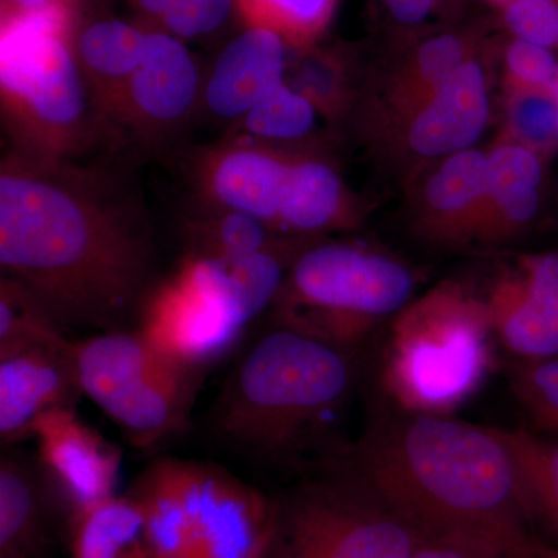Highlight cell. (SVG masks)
Listing matches in <instances>:
<instances>
[{
  "mask_svg": "<svg viewBox=\"0 0 558 558\" xmlns=\"http://www.w3.org/2000/svg\"><path fill=\"white\" fill-rule=\"evenodd\" d=\"M410 558H505L498 550L454 537H427Z\"/></svg>",
  "mask_w": 558,
  "mask_h": 558,
  "instance_id": "obj_38",
  "label": "cell"
},
{
  "mask_svg": "<svg viewBox=\"0 0 558 558\" xmlns=\"http://www.w3.org/2000/svg\"><path fill=\"white\" fill-rule=\"evenodd\" d=\"M51 0H2V16H13V14L33 13L53 7Z\"/></svg>",
  "mask_w": 558,
  "mask_h": 558,
  "instance_id": "obj_42",
  "label": "cell"
},
{
  "mask_svg": "<svg viewBox=\"0 0 558 558\" xmlns=\"http://www.w3.org/2000/svg\"><path fill=\"white\" fill-rule=\"evenodd\" d=\"M84 398L75 343L64 333L0 351V438H32L40 417L76 410Z\"/></svg>",
  "mask_w": 558,
  "mask_h": 558,
  "instance_id": "obj_10",
  "label": "cell"
},
{
  "mask_svg": "<svg viewBox=\"0 0 558 558\" xmlns=\"http://www.w3.org/2000/svg\"><path fill=\"white\" fill-rule=\"evenodd\" d=\"M484 301L495 337L510 354L520 360L558 355V253L521 256Z\"/></svg>",
  "mask_w": 558,
  "mask_h": 558,
  "instance_id": "obj_13",
  "label": "cell"
},
{
  "mask_svg": "<svg viewBox=\"0 0 558 558\" xmlns=\"http://www.w3.org/2000/svg\"><path fill=\"white\" fill-rule=\"evenodd\" d=\"M428 537L505 556L534 534L515 461L494 428L402 411L328 458Z\"/></svg>",
  "mask_w": 558,
  "mask_h": 558,
  "instance_id": "obj_2",
  "label": "cell"
},
{
  "mask_svg": "<svg viewBox=\"0 0 558 558\" xmlns=\"http://www.w3.org/2000/svg\"><path fill=\"white\" fill-rule=\"evenodd\" d=\"M148 39L146 25L119 17H95L75 24L72 47L101 112L110 113L134 75Z\"/></svg>",
  "mask_w": 558,
  "mask_h": 558,
  "instance_id": "obj_20",
  "label": "cell"
},
{
  "mask_svg": "<svg viewBox=\"0 0 558 558\" xmlns=\"http://www.w3.org/2000/svg\"><path fill=\"white\" fill-rule=\"evenodd\" d=\"M292 247L234 259L189 255L175 275L247 328L277 300L300 253H293Z\"/></svg>",
  "mask_w": 558,
  "mask_h": 558,
  "instance_id": "obj_18",
  "label": "cell"
},
{
  "mask_svg": "<svg viewBox=\"0 0 558 558\" xmlns=\"http://www.w3.org/2000/svg\"><path fill=\"white\" fill-rule=\"evenodd\" d=\"M75 354L84 396L135 449H154L189 425L202 371L171 357L138 329L78 341Z\"/></svg>",
  "mask_w": 558,
  "mask_h": 558,
  "instance_id": "obj_8",
  "label": "cell"
},
{
  "mask_svg": "<svg viewBox=\"0 0 558 558\" xmlns=\"http://www.w3.org/2000/svg\"><path fill=\"white\" fill-rule=\"evenodd\" d=\"M288 70V44L277 33L244 27L222 47L202 87V101L216 119L241 121Z\"/></svg>",
  "mask_w": 558,
  "mask_h": 558,
  "instance_id": "obj_17",
  "label": "cell"
},
{
  "mask_svg": "<svg viewBox=\"0 0 558 558\" xmlns=\"http://www.w3.org/2000/svg\"><path fill=\"white\" fill-rule=\"evenodd\" d=\"M505 558H558V545L534 532L519 546L506 553Z\"/></svg>",
  "mask_w": 558,
  "mask_h": 558,
  "instance_id": "obj_40",
  "label": "cell"
},
{
  "mask_svg": "<svg viewBox=\"0 0 558 558\" xmlns=\"http://www.w3.org/2000/svg\"><path fill=\"white\" fill-rule=\"evenodd\" d=\"M142 205L105 171L13 149L0 167L2 278L62 330L131 329L154 282Z\"/></svg>",
  "mask_w": 558,
  "mask_h": 558,
  "instance_id": "obj_1",
  "label": "cell"
},
{
  "mask_svg": "<svg viewBox=\"0 0 558 558\" xmlns=\"http://www.w3.org/2000/svg\"><path fill=\"white\" fill-rule=\"evenodd\" d=\"M488 3H494V5L499 7V9H505L506 5H509L513 0H486Z\"/></svg>",
  "mask_w": 558,
  "mask_h": 558,
  "instance_id": "obj_44",
  "label": "cell"
},
{
  "mask_svg": "<svg viewBox=\"0 0 558 558\" xmlns=\"http://www.w3.org/2000/svg\"><path fill=\"white\" fill-rule=\"evenodd\" d=\"M494 429L515 461L532 526L558 545V442L524 429Z\"/></svg>",
  "mask_w": 558,
  "mask_h": 558,
  "instance_id": "obj_27",
  "label": "cell"
},
{
  "mask_svg": "<svg viewBox=\"0 0 558 558\" xmlns=\"http://www.w3.org/2000/svg\"><path fill=\"white\" fill-rule=\"evenodd\" d=\"M274 505L264 558H410L428 537L328 459Z\"/></svg>",
  "mask_w": 558,
  "mask_h": 558,
  "instance_id": "obj_7",
  "label": "cell"
},
{
  "mask_svg": "<svg viewBox=\"0 0 558 558\" xmlns=\"http://www.w3.org/2000/svg\"><path fill=\"white\" fill-rule=\"evenodd\" d=\"M340 0H238L244 27L267 28L288 47L306 51L314 47L333 20Z\"/></svg>",
  "mask_w": 558,
  "mask_h": 558,
  "instance_id": "obj_29",
  "label": "cell"
},
{
  "mask_svg": "<svg viewBox=\"0 0 558 558\" xmlns=\"http://www.w3.org/2000/svg\"><path fill=\"white\" fill-rule=\"evenodd\" d=\"M190 527V558H264L274 499L215 465L179 461Z\"/></svg>",
  "mask_w": 558,
  "mask_h": 558,
  "instance_id": "obj_9",
  "label": "cell"
},
{
  "mask_svg": "<svg viewBox=\"0 0 558 558\" xmlns=\"http://www.w3.org/2000/svg\"><path fill=\"white\" fill-rule=\"evenodd\" d=\"M543 167L537 153L505 143L488 153L487 218L483 240H502L537 215Z\"/></svg>",
  "mask_w": 558,
  "mask_h": 558,
  "instance_id": "obj_21",
  "label": "cell"
},
{
  "mask_svg": "<svg viewBox=\"0 0 558 558\" xmlns=\"http://www.w3.org/2000/svg\"><path fill=\"white\" fill-rule=\"evenodd\" d=\"M347 186L336 168L314 157H292L277 230L315 234L351 222Z\"/></svg>",
  "mask_w": 558,
  "mask_h": 558,
  "instance_id": "obj_22",
  "label": "cell"
},
{
  "mask_svg": "<svg viewBox=\"0 0 558 558\" xmlns=\"http://www.w3.org/2000/svg\"><path fill=\"white\" fill-rule=\"evenodd\" d=\"M153 558H190V527L180 484L179 459H160L135 481Z\"/></svg>",
  "mask_w": 558,
  "mask_h": 558,
  "instance_id": "obj_25",
  "label": "cell"
},
{
  "mask_svg": "<svg viewBox=\"0 0 558 558\" xmlns=\"http://www.w3.org/2000/svg\"><path fill=\"white\" fill-rule=\"evenodd\" d=\"M488 116L487 78L478 50L402 120L403 140L418 157L444 159L472 148L486 130Z\"/></svg>",
  "mask_w": 558,
  "mask_h": 558,
  "instance_id": "obj_16",
  "label": "cell"
},
{
  "mask_svg": "<svg viewBox=\"0 0 558 558\" xmlns=\"http://www.w3.org/2000/svg\"><path fill=\"white\" fill-rule=\"evenodd\" d=\"M505 65L510 89H554L558 62L550 49L512 38L505 49Z\"/></svg>",
  "mask_w": 558,
  "mask_h": 558,
  "instance_id": "obj_36",
  "label": "cell"
},
{
  "mask_svg": "<svg viewBox=\"0 0 558 558\" xmlns=\"http://www.w3.org/2000/svg\"><path fill=\"white\" fill-rule=\"evenodd\" d=\"M172 2L174 0H131V5L146 24H154L153 28H156Z\"/></svg>",
  "mask_w": 558,
  "mask_h": 558,
  "instance_id": "obj_41",
  "label": "cell"
},
{
  "mask_svg": "<svg viewBox=\"0 0 558 558\" xmlns=\"http://www.w3.org/2000/svg\"><path fill=\"white\" fill-rule=\"evenodd\" d=\"M317 113L314 102L284 81L238 123L241 135L271 146L307 137L317 124Z\"/></svg>",
  "mask_w": 558,
  "mask_h": 558,
  "instance_id": "obj_30",
  "label": "cell"
},
{
  "mask_svg": "<svg viewBox=\"0 0 558 558\" xmlns=\"http://www.w3.org/2000/svg\"><path fill=\"white\" fill-rule=\"evenodd\" d=\"M509 130L517 143L546 149L558 140V106L550 90L510 89Z\"/></svg>",
  "mask_w": 558,
  "mask_h": 558,
  "instance_id": "obj_32",
  "label": "cell"
},
{
  "mask_svg": "<svg viewBox=\"0 0 558 558\" xmlns=\"http://www.w3.org/2000/svg\"><path fill=\"white\" fill-rule=\"evenodd\" d=\"M501 20L512 38L558 47V0H513L501 9Z\"/></svg>",
  "mask_w": 558,
  "mask_h": 558,
  "instance_id": "obj_37",
  "label": "cell"
},
{
  "mask_svg": "<svg viewBox=\"0 0 558 558\" xmlns=\"http://www.w3.org/2000/svg\"><path fill=\"white\" fill-rule=\"evenodd\" d=\"M352 354L296 330L271 329L223 385L213 432L242 457L299 461L329 435L351 396Z\"/></svg>",
  "mask_w": 558,
  "mask_h": 558,
  "instance_id": "obj_3",
  "label": "cell"
},
{
  "mask_svg": "<svg viewBox=\"0 0 558 558\" xmlns=\"http://www.w3.org/2000/svg\"><path fill=\"white\" fill-rule=\"evenodd\" d=\"M137 329L161 351L202 373L229 354L245 330L178 275L149 293Z\"/></svg>",
  "mask_w": 558,
  "mask_h": 558,
  "instance_id": "obj_14",
  "label": "cell"
},
{
  "mask_svg": "<svg viewBox=\"0 0 558 558\" xmlns=\"http://www.w3.org/2000/svg\"><path fill=\"white\" fill-rule=\"evenodd\" d=\"M413 290V274L391 256L336 242L312 245L300 250L271 304L274 328L354 352L380 319L405 310Z\"/></svg>",
  "mask_w": 558,
  "mask_h": 558,
  "instance_id": "obj_6",
  "label": "cell"
},
{
  "mask_svg": "<svg viewBox=\"0 0 558 558\" xmlns=\"http://www.w3.org/2000/svg\"><path fill=\"white\" fill-rule=\"evenodd\" d=\"M44 476L20 458L0 461V558H35L46 542Z\"/></svg>",
  "mask_w": 558,
  "mask_h": 558,
  "instance_id": "obj_24",
  "label": "cell"
},
{
  "mask_svg": "<svg viewBox=\"0 0 558 558\" xmlns=\"http://www.w3.org/2000/svg\"><path fill=\"white\" fill-rule=\"evenodd\" d=\"M290 86L314 102L318 112L337 116L347 101V69L343 58L332 51H304Z\"/></svg>",
  "mask_w": 558,
  "mask_h": 558,
  "instance_id": "obj_34",
  "label": "cell"
},
{
  "mask_svg": "<svg viewBox=\"0 0 558 558\" xmlns=\"http://www.w3.org/2000/svg\"><path fill=\"white\" fill-rule=\"evenodd\" d=\"M199 68L186 43L148 28L142 62L109 116L145 137L167 134L190 119L202 100Z\"/></svg>",
  "mask_w": 558,
  "mask_h": 558,
  "instance_id": "obj_11",
  "label": "cell"
},
{
  "mask_svg": "<svg viewBox=\"0 0 558 558\" xmlns=\"http://www.w3.org/2000/svg\"><path fill=\"white\" fill-rule=\"evenodd\" d=\"M494 340L486 301L444 282L396 317L384 387L402 411L447 416L486 380Z\"/></svg>",
  "mask_w": 558,
  "mask_h": 558,
  "instance_id": "obj_5",
  "label": "cell"
},
{
  "mask_svg": "<svg viewBox=\"0 0 558 558\" xmlns=\"http://www.w3.org/2000/svg\"><path fill=\"white\" fill-rule=\"evenodd\" d=\"M396 24L402 27H421L439 10L440 0H379Z\"/></svg>",
  "mask_w": 558,
  "mask_h": 558,
  "instance_id": "obj_39",
  "label": "cell"
},
{
  "mask_svg": "<svg viewBox=\"0 0 558 558\" xmlns=\"http://www.w3.org/2000/svg\"><path fill=\"white\" fill-rule=\"evenodd\" d=\"M62 332L39 301L11 279L0 281V351Z\"/></svg>",
  "mask_w": 558,
  "mask_h": 558,
  "instance_id": "obj_31",
  "label": "cell"
},
{
  "mask_svg": "<svg viewBox=\"0 0 558 558\" xmlns=\"http://www.w3.org/2000/svg\"><path fill=\"white\" fill-rule=\"evenodd\" d=\"M512 389L539 428L558 433V355L520 360L513 371Z\"/></svg>",
  "mask_w": 558,
  "mask_h": 558,
  "instance_id": "obj_33",
  "label": "cell"
},
{
  "mask_svg": "<svg viewBox=\"0 0 558 558\" xmlns=\"http://www.w3.org/2000/svg\"><path fill=\"white\" fill-rule=\"evenodd\" d=\"M190 255L205 258H244L255 253L290 247L269 223L245 213L216 209L190 229Z\"/></svg>",
  "mask_w": 558,
  "mask_h": 558,
  "instance_id": "obj_28",
  "label": "cell"
},
{
  "mask_svg": "<svg viewBox=\"0 0 558 558\" xmlns=\"http://www.w3.org/2000/svg\"><path fill=\"white\" fill-rule=\"evenodd\" d=\"M478 50V35L472 31H442L417 40L399 62L388 87L392 116L399 120L410 116Z\"/></svg>",
  "mask_w": 558,
  "mask_h": 558,
  "instance_id": "obj_23",
  "label": "cell"
},
{
  "mask_svg": "<svg viewBox=\"0 0 558 558\" xmlns=\"http://www.w3.org/2000/svg\"><path fill=\"white\" fill-rule=\"evenodd\" d=\"M0 92L17 150L73 159L94 135V92L72 47V10L2 17Z\"/></svg>",
  "mask_w": 558,
  "mask_h": 558,
  "instance_id": "obj_4",
  "label": "cell"
},
{
  "mask_svg": "<svg viewBox=\"0 0 558 558\" xmlns=\"http://www.w3.org/2000/svg\"><path fill=\"white\" fill-rule=\"evenodd\" d=\"M487 185L488 154L470 148L444 157L422 189V216L429 236L483 240Z\"/></svg>",
  "mask_w": 558,
  "mask_h": 558,
  "instance_id": "obj_19",
  "label": "cell"
},
{
  "mask_svg": "<svg viewBox=\"0 0 558 558\" xmlns=\"http://www.w3.org/2000/svg\"><path fill=\"white\" fill-rule=\"evenodd\" d=\"M33 438L38 440L44 480L68 508L70 523L116 495L120 450L81 421L76 410L51 411L40 417Z\"/></svg>",
  "mask_w": 558,
  "mask_h": 558,
  "instance_id": "obj_12",
  "label": "cell"
},
{
  "mask_svg": "<svg viewBox=\"0 0 558 558\" xmlns=\"http://www.w3.org/2000/svg\"><path fill=\"white\" fill-rule=\"evenodd\" d=\"M553 94H554V97H556V101H557V106H558V75H557L556 84H554Z\"/></svg>",
  "mask_w": 558,
  "mask_h": 558,
  "instance_id": "obj_45",
  "label": "cell"
},
{
  "mask_svg": "<svg viewBox=\"0 0 558 558\" xmlns=\"http://www.w3.org/2000/svg\"><path fill=\"white\" fill-rule=\"evenodd\" d=\"M290 161L281 150L242 135L205 154L199 182L215 209L245 213L277 230Z\"/></svg>",
  "mask_w": 558,
  "mask_h": 558,
  "instance_id": "obj_15",
  "label": "cell"
},
{
  "mask_svg": "<svg viewBox=\"0 0 558 558\" xmlns=\"http://www.w3.org/2000/svg\"><path fill=\"white\" fill-rule=\"evenodd\" d=\"M234 13L238 0H174L156 28L189 43L218 32Z\"/></svg>",
  "mask_w": 558,
  "mask_h": 558,
  "instance_id": "obj_35",
  "label": "cell"
},
{
  "mask_svg": "<svg viewBox=\"0 0 558 558\" xmlns=\"http://www.w3.org/2000/svg\"><path fill=\"white\" fill-rule=\"evenodd\" d=\"M51 2H53L54 5L65 7V9L73 11L76 7H80L81 3L86 2V0H51Z\"/></svg>",
  "mask_w": 558,
  "mask_h": 558,
  "instance_id": "obj_43",
  "label": "cell"
},
{
  "mask_svg": "<svg viewBox=\"0 0 558 558\" xmlns=\"http://www.w3.org/2000/svg\"><path fill=\"white\" fill-rule=\"evenodd\" d=\"M72 558H153L137 499H102L70 523Z\"/></svg>",
  "mask_w": 558,
  "mask_h": 558,
  "instance_id": "obj_26",
  "label": "cell"
}]
</instances>
